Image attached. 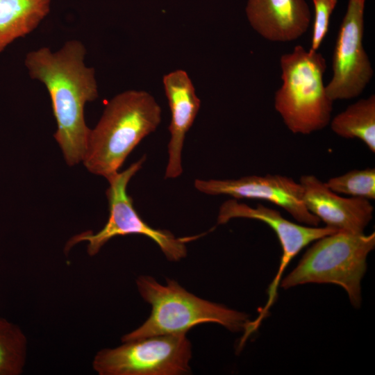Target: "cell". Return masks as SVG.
Wrapping results in <instances>:
<instances>
[{
	"label": "cell",
	"mask_w": 375,
	"mask_h": 375,
	"mask_svg": "<svg viewBox=\"0 0 375 375\" xmlns=\"http://www.w3.org/2000/svg\"><path fill=\"white\" fill-rule=\"evenodd\" d=\"M333 132L343 138L361 140L375 153V96L349 106L331 122Z\"/></svg>",
	"instance_id": "15"
},
{
	"label": "cell",
	"mask_w": 375,
	"mask_h": 375,
	"mask_svg": "<svg viewBox=\"0 0 375 375\" xmlns=\"http://www.w3.org/2000/svg\"><path fill=\"white\" fill-rule=\"evenodd\" d=\"M27 340L17 325L0 317V375H19L26 362Z\"/></svg>",
	"instance_id": "16"
},
{
	"label": "cell",
	"mask_w": 375,
	"mask_h": 375,
	"mask_svg": "<svg viewBox=\"0 0 375 375\" xmlns=\"http://www.w3.org/2000/svg\"><path fill=\"white\" fill-rule=\"evenodd\" d=\"M136 285L141 297L151 306V312L140 327L122 337L123 342L154 335L186 334L203 323L219 324L238 332L244 331L249 322L246 313L201 299L173 279L167 278L163 285L151 276H140Z\"/></svg>",
	"instance_id": "3"
},
{
	"label": "cell",
	"mask_w": 375,
	"mask_h": 375,
	"mask_svg": "<svg viewBox=\"0 0 375 375\" xmlns=\"http://www.w3.org/2000/svg\"><path fill=\"white\" fill-rule=\"evenodd\" d=\"M195 188L210 195H227L234 199H260L271 202L301 224L318 226L319 219L308 211L299 182L280 174L247 176L238 179H196Z\"/></svg>",
	"instance_id": "10"
},
{
	"label": "cell",
	"mask_w": 375,
	"mask_h": 375,
	"mask_svg": "<svg viewBox=\"0 0 375 375\" xmlns=\"http://www.w3.org/2000/svg\"><path fill=\"white\" fill-rule=\"evenodd\" d=\"M51 0H0V54L33 31L48 15Z\"/></svg>",
	"instance_id": "14"
},
{
	"label": "cell",
	"mask_w": 375,
	"mask_h": 375,
	"mask_svg": "<svg viewBox=\"0 0 375 375\" xmlns=\"http://www.w3.org/2000/svg\"><path fill=\"white\" fill-rule=\"evenodd\" d=\"M235 218L256 219L267 224L276 233L282 249L279 268L267 290V303L254 320L255 324L259 325L275 301L283 273L292 258L310 243L338 231L326 226L318 227L298 224L284 218L279 211L262 204L251 207L238 202L237 199H230L221 205L217 224H224Z\"/></svg>",
	"instance_id": "9"
},
{
	"label": "cell",
	"mask_w": 375,
	"mask_h": 375,
	"mask_svg": "<svg viewBox=\"0 0 375 375\" xmlns=\"http://www.w3.org/2000/svg\"><path fill=\"white\" fill-rule=\"evenodd\" d=\"M296 267L281 281L289 289L307 283L341 286L354 308L362 303L361 281L367 270V258L375 247V233L353 234L338 231L315 241Z\"/></svg>",
	"instance_id": "5"
},
{
	"label": "cell",
	"mask_w": 375,
	"mask_h": 375,
	"mask_svg": "<svg viewBox=\"0 0 375 375\" xmlns=\"http://www.w3.org/2000/svg\"><path fill=\"white\" fill-rule=\"evenodd\" d=\"M161 112L154 97L145 91L128 90L114 97L90 131L85 167L106 179L117 173L135 147L157 128Z\"/></svg>",
	"instance_id": "2"
},
{
	"label": "cell",
	"mask_w": 375,
	"mask_h": 375,
	"mask_svg": "<svg viewBox=\"0 0 375 375\" xmlns=\"http://www.w3.org/2000/svg\"><path fill=\"white\" fill-rule=\"evenodd\" d=\"M299 183L306 207L326 226L337 231L364 233L373 218L374 207L369 200L342 197L312 174L301 176Z\"/></svg>",
	"instance_id": "11"
},
{
	"label": "cell",
	"mask_w": 375,
	"mask_h": 375,
	"mask_svg": "<svg viewBox=\"0 0 375 375\" xmlns=\"http://www.w3.org/2000/svg\"><path fill=\"white\" fill-rule=\"evenodd\" d=\"M247 19L252 28L272 42H290L301 37L311 15L305 0H248Z\"/></svg>",
	"instance_id": "13"
},
{
	"label": "cell",
	"mask_w": 375,
	"mask_h": 375,
	"mask_svg": "<svg viewBox=\"0 0 375 375\" xmlns=\"http://www.w3.org/2000/svg\"><path fill=\"white\" fill-rule=\"evenodd\" d=\"M314 20L310 50L317 51L328 31L330 17L338 0H312Z\"/></svg>",
	"instance_id": "18"
},
{
	"label": "cell",
	"mask_w": 375,
	"mask_h": 375,
	"mask_svg": "<svg viewBox=\"0 0 375 375\" xmlns=\"http://www.w3.org/2000/svg\"><path fill=\"white\" fill-rule=\"evenodd\" d=\"M162 83L171 112L169 158L165 177L175 178L183 172L181 156L184 140L199 110L201 101L184 70L177 69L165 75Z\"/></svg>",
	"instance_id": "12"
},
{
	"label": "cell",
	"mask_w": 375,
	"mask_h": 375,
	"mask_svg": "<svg viewBox=\"0 0 375 375\" xmlns=\"http://www.w3.org/2000/svg\"><path fill=\"white\" fill-rule=\"evenodd\" d=\"M97 352L93 369L100 375H181L190 372L192 346L186 334L154 335L124 342Z\"/></svg>",
	"instance_id": "7"
},
{
	"label": "cell",
	"mask_w": 375,
	"mask_h": 375,
	"mask_svg": "<svg viewBox=\"0 0 375 375\" xmlns=\"http://www.w3.org/2000/svg\"><path fill=\"white\" fill-rule=\"evenodd\" d=\"M85 54L83 43L74 40L55 52L48 47L31 51L24 61L30 77L47 89L57 123L53 136L70 166L83 161L90 131L84 107L98 98L94 69L85 65Z\"/></svg>",
	"instance_id": "1"
},
{
	"label": "cell",
	"mask_w": 375,
	"mask_h": 375,
	"mask_svg": "<svg viewBox=\"0 0 375 375\" xmlns=\"http://www.w3.org/2000/svg\"><path fill=\"white\" fill-rule=\"evenodd\" d=\"M365 0H349L332 58L333 76L326 86L333 101L359 96L374 71L362 45Z\"/></svg>",
	"instance_id": "8"
},
{
	"label": "cell",
	"mask_w": 375,
	"mask_h": 375,
	"mask_svg": "<svg viewBox=\"0 0 375 375\" xmlns=\"http://www.w3.org/2000/svg\"><path fill=\"white\" fill-rule=\"evenodd\" d=\"M325 185L338 194L375 199V169H353L329 178Z\"/></svg>",
	"instance_id": "17"
},
{
	"label": "cell",
	"mask_w": 375,
	"mask_h": 375,
	"mask_svg": "<svg viewBox=\"0 0 375 375\" xmlns=\"http://www.w3.org/2000/svg\"><path fill=\"white\" fill-rule=\"evenodd\" d=\"M145 158L144 156L124 171L118 172L107 179L109 183L106 190L109 217L106 224L96 233L86 231L74 236L67 242L65 251L78 242H87L88 253L93 256L112 238L137 234L148 237L155 242L169 261H178L186 256V243L203 234L176 238L169 231L152 228L138 215L132 198L127 193L128 182L141 169Z\"/></svg>",
	"instance_id": "6"
},
{
	"label": "cell",
	"mask_w": 375,
	"mask_h": 375,
	"mask_svg": "<svg viewBox=\"0 0 375 375\" xmlns=\"http://www.w3.org/2000/svg\"><path fill=\"white\" fill-rule=\"evenodd\" d=\"M283 84L276 92L274 107L288 128L308 135L326 127L333 101L324 85L326 62L317 51L297 45L280 59Z\"/></svg>",
	"instance_id": "4"
}]
</instances>
